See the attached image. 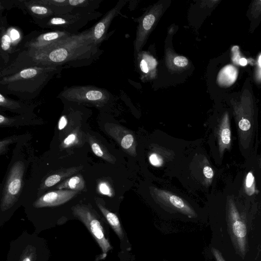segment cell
Listing matches in <instances>:
<instances>
[{
    "label": "cell",
    "mask_w": 261,
    "mask_h": 261,
    "mask_svg": "<svg viewBox=\"0 0 261 261\" xmlns=\"http://www.w3.org/2000/svg\"><path fill=\"white\" fill-rule=\"evenodd\" d=\"M91 28L71 35L43 49L21 50L9 64L1 68L0 77L33 66L65 68L90 65L100 54Z\"/></svg>",
    "instance_id": "cell-1"
},
{
    "label": "cell",
    "mask_w": 261,
    "mask_h": 261,
    "mask_svg": "<svg viewBox=\"0 0 261 261\" xmlns=\"http://www.w3.org/2000/svg\"><path fill=\"white\" fill-rule=\"evenodd\" d=\"M63 68L33 66L13 74L0 77V93L13 95L21 100L35 98Z\"/></svg>",
    "instance_id": "cell-2"
},
{
    "label": "cell",
    "mask_w": 261,
    "mask_h": 261,
    "mask_svg": "<svg viewBox=\"0 0 261 261\" xmlns=\"http://www.w3.org/2000/svg\"><path fill=\"white\" fill-rule=\"evenodd\" d=\"M230 103L240 145L243 149H249L253 144L257 127L255 105L253 95L249 89H245L240 99H232Z\"/></svg>",
    "instance_id": "cell-3"
},
{
    "label": "cell",
    "mask_w": 261,
    "mask_h": 261,
    "mask_svg": "<svg viewBox=\"0 0 261 261\" xmlns=\"http://www.w3.org/2000/svg\"><path fill=\"white\" fill-rule=\"evenodd\" d=\"M101 15L99 12L89 13H68L64 15H53L42 19L34 20V22L42 28L53 29L76 34L81 28L90 21Z\"/></svg>",
    "instance_id": "cell-4"
},
{
    "label": "cell",
    "mask_w": 261,
    "mask_h": 261,
    "mask_svg": "<svg viewBox=\"0 0 261 261\" xmlns=\"http://www.w3.org/2000/svg\"><path fill=\"white\" fill-rule=\"evenodd\" d=\"M110 96L105 89L88 85L64 87L58 97L64 102L101 108L108 102Z\"/></svg>",
    "instance_id": "cell-5"
},
{
    "label": "cell",
    "mask_w": 261,
    "mask_h": 261,
    "mask_svg": "<svg viewBox=\"0 0 261 261\" xmlns=\"http://www.w3.org/2000/svg\"><path fill=\"white\" fill-rule=\"evenodd\" d=\"M71 210L73 216L87 228L99 246L102 253H107L112 249L109 240L106 238L103 227L95 212L90 206L77 204L72 206Z\"/></svg>",
    "instance_id": "cell-6"
},
{
    "label": "cell",
    "mask_w": 261,
    "mask_h": 261,
    "mask_svg": "<svg viewBox=\"0 0 261 261\" xmlns=\"http://www.w3.org/2000/svg\"><path fill=\"white\" fill-rule=\"evenodd\" d=\"M169 1H160L151 6L141 17L137 28L135 49L139 53L149 35L169 6Z\"/></svg>",
    "instance_id": "cell-7"
},
{
    "label": "cell",
    "mask_w": 261,
    "mask_h": 261,
    "mask_svg": "<svg viewBox=\"0 0 261 261\" xmlns=\"http://www.w3.org/2000/svg\"><path fill=\"white\" fill-rule=\"evenodd\" d=\"M24 171V165L21 161L16 162L11 168L2 192V212L11 208L17 201L21 189Z\"/></svg>",
    "instance_id": "cell-8"
},
{
    "label": "cell",
    "mask_w": 261,
    "mask_h": 261,
    "mask_svg": "<svg viewBox=\"0 0 261 261\" xmlns=\"http://www.w3.org/2000/svg\"><path fill=\"white\" fill-rule=\"evenodd\" d=\"M151 194L156 202L180 213L190 218L197 216L195 211L182 198L167 191L152 187Z\"/></svg>",
    "instance_id": "cell-9"
},
{
    "label": "cell",
    "mask_w": 261,
    "mask_h": 261,
    "mask_svg": "<svg viewBox=\"0 0 261 261\" xmlns=\"http://www.w3.org/2000/svg\"><path fill=\"white\" fill-rule=\"evenodd\" d=\"M73 34L60 31L33 33V35L30 37L27 36L22 42L20 51L21 50H41Z\"/></svg>",
    "instance_id": "cell-10"
},
{
    "label": "cell",
    "mask_w": 261,
    "mask_h": 261,
    "mask_svg": "<svg viewBox=\"0 0 261 261\" xmlns=\"http://www.w3.org/2000/svg\"><path fill=\"white\" fill-rule=\"evenodd\" d=\"M105 130L121 146L123 150L129 155H137V142L135 136L128 129L117 124H106Z\"/></svg>",
    "instance_id": "cell-11"
},
{
    "label": "cell",
    "mask_w": 261,
    "mask_h": 261,
    "mask_svg": "<svg viewBox=\"0 0 261 261\" xmlns=\"http://www.w3.org/2000/svg\"><path fill=\"white\" fill-rule=\"evenodd\" d=\"M126 2L125 0L119 1L114 7L109 10L95 25L91 28L93 38L97 45H100L106 39L108 30L112 21L119 13Z\"/></svg>",
    "instance_id": "cell-12"
},
{
    "label": "cell",
    "mask_w": 261,
    "mask_h": 261,
    "mask_svg": "<svg viewBox=\"0 0 261 261\" xmlns=\"http://www.w3.org/2000/svg\"><path fill=\"white\" fill-rule=\"evenodd\" d=\"M79 192L67 189L51 191L36 200L34 202L33 206L36 208L58 206L70 200Z\"/></svg>",
    "instance_id": "cell-13"
},
{
    "label": "cell",
    "mask_w": 261,
    "mask_h": 261,
    "mask_svg": "<svg viewBox=\"0 0 261 261\" xmlns=\"http://www.w3.org/2000/svg\"><path fill=\"white\" fill-rule=\"evenodd\" d=\"M14 7L21 9L34 20L42 19L55 15L48 7L37 3L35 0H18L14 1Z\"/></svg>",
    "instance_id": "cell-14"
},
{
    "label": "cell",
    "mask_w": 261,
    "mask_h": 261,
    "mask_svg": "<svg viewBox=\"0 0 261 261\" xmlns=\"http://www.w3.org/2000/svg\"><path fill=\"white\" fill-rule=\"evenodd\" d=\"M228 210L229 218L231 223L232 233L237 239L242 249L244 248L247 229L245 224L242 221L239 213L231 198H228Z\"/></svg>",
    "instance_id": "cell-15"
},
{
    "label": "cell",
    "mask_w": 261,
    "mask_h": 261,
    "mask_svg": "<svg viewBox=\"0 0 261 261\" xmlns=\"http://www.w3.org/2000/svg\"><path fill=\"white\" fill-rule=\"evenodd\" d=\"M217 137L218 149L220 156L223 155L226 150L230 149L231 146V133L229 113L225 112L219 122Z\"/></svg>",
    "instance_id": "cell-16"
},
{
    "label": "cell",
    "mask_w": 261,
    "mask_h": 261,
    "mask_svg": "<svg viewBox=\"0 0 261 261\" xmlns=\"http://www.w3.org/2000/svg\"><path fill=\"white\" fill-rule=\"evenodd\" d=\"M7 23L1 20V56L3 58L5 65H8L12 59V55L14 54V57L18 53V50L15 48L12 43V39L10 36V30L7 27Z\"/></svg>",
    "instance_id": "cell-17"
},
{
    "label": "cell",
    "mask_w": 261,
    "mask_h": 261,
    "mask_svg": "<svg viewBox=\"0 0 261 261\" xmlns=\"http://www.w3.org/2000/svg\"><path fill=\"white\" fill-rule=\"evenodd\" d=\"M138 62L142 76L148 79L156 76L157 62L150 54L145 51L139 52Z\"/></svg>",
    "instance_id": "cell-18"
},
{
    "label": "cell",
    "mask_w": 261,
    "mask_h": 261,
    "mask_svg": "<svg viewBox=\"0 0 261 261\" xmlns=\"http://www.w3.org/2000/svg\"><path fill=\"white\" fill-rule=\"evenodd\" d=\"M82 167H73L62 169L48 176L40 186V190H44L55 186L61 180L73 175L81 170Z\"/></svg>",
    "instance_id": "cell-19"
},
{
    "label": "cell",
    "mask_w": 261,
    "mask_h": 261,
    "mask_svg": "<svg viewBox=\"0 0 261 261\" xmlns=\"http://www.w3.org/2000/svg\"><path fill=\"white\" fill-rule=\"evenodd\" d=\"M100 2V0H68L73 14L95 12Z\"/></svg>",
    "instance_id": "cell-20"
},
{
    "label": "cell",
    "mask_w": 261,
    "mask_h": 261,
    "mask_svg": "<svg viewBox=\"0 0 261 261\" xmlns=\"http://www.w3.org/2000/svg\"><path fill=\"white\" fill-rule=\"evenodd\" d=\"M96 205L103 216L111 226L120 240H122L124 237V232L117 216L106 208L98 200L95 199Z\"/></svg>",
    "instance_id": "cell-21"
},
{
    "label": "cell",
    "mask_w": 261,
    "mask_h": 261,
    "mask_svg": "<svg viewBox=\"0 0 261 261\" xmlns=\"http://www.w3.org/2000/svg\"><path fill=\"white\" fill-rule=\"evenodd\" d=\"M86 138L96 156L111 163H114L115 160L114 157L96 138L89 134H86Z\"/></svg>",
    "instance_id": "cell-22"
},
{
    "label": "cell",
    "mask_w": 261,
    "mask_h": 261,
    "mask_svg": "<svg viewBox=\"0 0 261 261\" xmlns=\"http://www.w3.org/2000/svg\"><path fill=\"white\" fill-rule=\"evenodd\" d=\"M237 76V69L232 65H227L220 71L217 82L221 86L228 87L235 82Z\"/></svg>",
    "instance_id": "cell-23"
},
{
    "label": "cell",
    "mask_w": 261,
    "mask_h": 261,
    "mask_svg": "<svg viewBox=\"0 0 261 261\" xmlns=\"http://www.w3.org/2000/svg\"><path fill=\"white\" fill-rule=\"evenodd\" d=\"M35 1L50 8L54 12L55 15H64L72 12V8L69 4L68 0Z\"/></svg>",
    "instance_id": "cell-24"
},
{
    "label": "cell",
    "mask_w": 261,
    "mask_h": 261,
    "mask_svg": "<svg viewBox=\"0 0 261 261\" xmlns=\"http://www.w3.org/2000/svg\"><path fill=\"white\" fill-rule=\"evenodd\" d=\"M0 106L1 108L16 113H25L30 105L20 100H15L7 97L0 93Z\"/></svg>",
    "instance_id": "cell-25"
},
{
    "label": "cell",
    "mask_w": 261,
    "mask_h": 261,
    "mask_svg": "<svg viewBox=\"0 0 261 261\" xmlns=\"http://www.w3.org/2000/svg\"><path fill=\"white\" fill-rule=\"evenodd\" d=\"M56 188L58 190L67 189L80 191L85 189V183L83 177L81 174L71 176L59 184Z\"/></svg>",
    "instance_id": "cell-26"
},
{
    "label": "cell",
    "mask_w": 261,
    "mask_h": 261,
    "mask_svg": "<svg viewBox=\"0 0 261 261\" xmlns=\"http://www.w3.org/2000/svg\"><path fill=\"white\" fill-rule=\"evenodd\" d=\"M82 132L79 129H75L70 133L62 141V148H67L82 144Z\"/></svg>",
    "instance_id": "cell-27"
},
{
    "label": "cell",
    "mask_w": 261,
    "mask_h": 261,
    "mask_svg": "<svg viewBox=\"0 0 261 261\" xmlns=\"http://www.w3.org/2000/svg\"><path fill=\"white\" fill-rule=\"evenodd\" d=\"M167 57H169V66L170 68H184L189 65L188 59L182 56L173 55L171 53H167Z\"/></svg>",
    "instance_id": "cell-28"
},
{
    "label": "cell",
    "mask_w": 261,
    "mask_h": 261,
    "mask_svg": "<svg viewBox=\"0 0 261 261\" xmlns=\"http://www.w3.org/2000/svg\"><path fill=\"white\" fill-rule=\"evenodd\" d=\"M244 187L246 193L249 195L253 194L255 191L254 177L252 172L250 171L247 174Z\"/></svg>",
    "instance_id": "cell-29"
},
{
    "label": "cell",
    "mask_w": 261,
    "mask_h": 261,
    "mask_svg": "<svg viewBox=\"0 0 261 261\" xmlns=\"http://www.w3.org/2000/svg\"><path fill=\"white\" fill-rule=\"evenodd\" d=\"M36 250L31 246H28L23 251L19 261H36Z\"/></svg>",
    "instance_id": "cell-30"
},
{
    "label": "cell",
    "mask_w": 261,
    "mask_h": 261,
    "mask_svg": "<svg viewBox=\"0 0 261 261\" xmlns=\"http://www.w3.org/2000/svg\"><path fill=\"white\" fill-rule=\"evenodd\" d=\"M250 13L253 18H257L261 15V0L253 1L251 6Z\"/></svg>",
    "instance_id": "cell-31"
},
{
    "label": "cell",
    "mask_w": 261,
    "mask_h": 261,
    "mask_svg": "<svg viewBox=\"0 0 261 261\" xmlns=\"http://www.w3.org/2000/svg\"><path fill=\"white\" fill-rule=\"evenodd\" d=\"M148 159L150 163L154 167H161L164 163L162 156L156 152L150 153Z\"/></svg>",
    "instance_id": "cell-32"
},
{
    "label": "cell",
    "mask_w": 261,
    "mask_h": 261,
    "mask_svg": "<svg viewBox=\"0 0 261 261\" xmlns=\"http://www.w3.org/2000/svg\"><path fill=\"white\" fill-rule=\"evenodd\" d=\"M98 189L101 194L106 195L109 197L112 196V190L107 182L105 181L100 182L98 186Z\"/></svg>",
    "instance_id": "cell-33"
},
{
    "label": "cell",
    "mask_w": 261,
    "mask_h": 261,
    "mask_svg": "<svg viewBox=\"0 0 261 261\" xmlns=\"http://www.w3.org/2000/svg\"><path fill=\"white\" fill-rule=\"evenodd\" d=\"M16 138L14 137H8L5 138L0 142V153L1 154L4 153L6 149H7V145H9L13 141L16 140Z\"/></svg>",
    "instance_id": "cell-34"
},
{
    "label": "cell",
    "mask_w": 261,
    "mask_h": 261,
    "mask_svg": "<svg viewBox=\"0 0 261 261\" xmlns=\"http://www.w3.org/2000/svg\"><path fill=\"white\" fill-rule=\"evenodd\" d=\"M203 174L206 180L211 182L214 175L213 169L208 165H205L203 168Z\"/></svg>",
    "instance_id": "cell-35"
},
{
    "label": "cell",
    "mask_w": 261,
    "mask_h": 261,
    "mask_svg": "<svg viewBox=\"0 0 261 261\" xmlns=\"http://www.w3.org/2000/svg\"><path fill=\"white\" fill-rule=\"evenodd\" d=\"M232 52V60L235 64L240 65V60L242 58H241L240 52L239 51V47L237 46H234L231 49Z\"/></svg>",
    "instance_id": "cell-36"
},
{
    "label": "cell",
    "mask_w": 261,
    "mask_h": 261,
    "mask_svg": "<svg viewBox=\"0 0 261 261\" xmlns=\"http://www.w3.org/2000/svg\"><path fill=\"white\" fill-rule=\"evenodd\" d=\"M15 120L13 118H8L2 114L0 115V125L1 126H8L11 124Z\"/></svg>",
    "instance_id": "cell-37"
},
{
    "label": "cell",
    "mask_w": 261,
    "mask_h": 261,
    "mask_svg": "<svg viewBox=\"0 0 261 261\" xmlns=\"http://www.w3.org/2000/svg\"><path fill=\"white\" fill-rule=\"evenodd\" d=\"M68 123V119L67 118L66 115H62L58 122V129L60 130H62L64 129L65 126L67 125Z\"/></svg>",
    "instance_id": "cell-38"
},
{
    "label": "cell",
    "mask_w": 261,
    "mask_h": 261,
    "mask_svg": "<svg viewBox=\"0 0 261 261\" xmlns=\"http://www.w3.org/2000/svg\"><path fill=\"white\" fill-rule=\"evenodd\" d=\"M212 252L217 261H225L223 259L220 252L217 249H215V248H212Z\"/></svg>",
    "instance_id": "cell-39"
},
{
    "label": "cell",
    "mask_w": 261,
    "mask_h": 261,
    "mask_svg": "<svg viewBox=\"0 0 261 261\" xmlns=\"http://www.w3.org/2000/svg\"><path fill=\"white\" fill-rule=\"evenodd\" d=\"M258 67L257 68V71L256 73V78L261 80V55L259 56L258 59Z\"/></svg>",
    "instance_id": "cell-40"
},
{
    "label": "cell",
    "mask_w": 261,
    "mask_h": 261,
    "mask_svg": "<svg viewBox=\"0 0 261 261\" xmlns=\"http://www.w3.org/2000/svg\"><path fill=\"white\" fill-rule=\"evenodd\" d=\"M107 255V253H102V254L98 255L96 257L94 261H99L101 259H103L106 257Z\"/></svg>",
    "instance_id": "cell-41"
},
{
    "label": "cell",
    "mask_w": 261,
    "mask_h": 261,
    "mask_svg": "<svg viewBox=\"0 0 261 261\" xmlns=\"http://www.w3.org/2000/svg\"><path fill=\"white\" fill-rule=\"evenodd\" d=\"M247 64V60L244 58H242L241 60H240V65H241V66H246Z\"/></svg>",
    "instance_id": "cell-42"
},
{
    "label": "cell",
    "mask_w": 261,
    "mask_h": 261,
    "mask_svg": "<svg viewBox=\"0 0 261 261\" xmlns=\"http://www.w3.org/2000/svg\"><path fill=\"white\" fill-rule=\"evenodd\" d=\"M259 166H260V168H261V151H260V158H259Z\"/></svg>",
    "instance_id": "cell-43"
}]
</instances>
